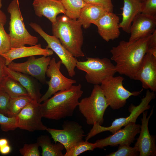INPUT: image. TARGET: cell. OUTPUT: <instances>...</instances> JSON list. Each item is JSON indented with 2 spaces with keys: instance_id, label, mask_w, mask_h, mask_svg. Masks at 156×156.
I'll list each match as a JSON object with an SVG mask.
<instances>
[{
  "instance_id": "40",
  "label": "cell",
  "mask_w": 156,
  "mask_h": 156,
  "mask_svg": "<svg viewBox=\"0 0 156 156\" xmlns=\"http://www.w3.org/2000/svg\"><path fill=\"white\" fill-rule=\"evenodd\" d=\"M2 6V0H0V10Z\"/></svg>"
},
{
  "instance_id": "39",
  "label": "cell",
  "mask_w": 156,
  "mask_h": 156,
  "mask_svg": "<svg viewBox=\"0 0 156 156\" xmlns=\"http://www.w3.org/2000/svg\"><path fill=\"white\" fill-rule=\"evenodd\" d=\"M8 144V140L5 138L0 139V148Z\"/></svg>"
},
{
  "instance_id": "17",
  "label": "cell",
  "mask_w": 156,
  "mask_h": 156,
  "mask_svg": "<svg viewBox=\"0 0 156 156\" xmlns=\"http://www.w3.org/2000/svg\"><path fill=\"white\" fill-rule=\"evenodd\" d=\"M132 23L130 42L148 36L156 30V16H151L140 13L134 17Z\"/></svg>"
},
{
  "instance_id": "27",
  "label": "cell",
  "mask_w": 156,
  "mask_h": 156,
  "mask_svg": "<svg viewBox=\"0 0 156 156\" xmlns=\"http://www.w3.org/2000/svg\"><path fill=\"white\" fill-rule=\"evenodd\" d=\"M32 100L29 96L11 97L8 110V116L15 117Z\"/></svg>"
},
{
  "instance_id": "31",
  "label": "cell",
  "mask_w": 156,
  "mask_h": 156,
  "mask_svg": "<svg viewBox=\"0 0 156 156\" xmlns=\"http://www.w3.org/2000/svg\"><path fill=\"white\" fill-rule=\"evenodd\" d=\"M15 116L9 117L0 114V125L2 131L7 132L15 130L17 128Z\"/></svg>"
},
{
  "instance_id": "34",
  "label": "cell",
  "mask_w": 156,
  "mask_h": 156,
  "mask_svg": "<svg viewBox=\"0 0 156 156\" xmlns=\"http://www.w3.org/2000/svg\"><path fill=\"white\" fill-rule=\"evenodd\" d=\"M10 99V96L0 88V114L8 116Z\"/></svg>"
},
{
  "instance_id": "37",
  "label": "cell",
  "mask_w": 156,
  "mask_h": 156,
  "mask_svg": "<svg viewBox=\"0 0 156 156\" xmlns=\"http://www.w3.org/2000/svg\"><path fill=\"white\" fill-rule=\"evenodd\" d=\"M156 48V30L150 37L148 44V48Z\"/></svg>"
},
{
  "instance_id": "9",
  "label": "cell",
  "mask_w": 156,
  "mask_h": 156,
  "mask_svg": "<svg viewBox=\"0 0 156 156\" xmlns=\"http://www.w3.org/2000/svg\"><path fill=\"white\" fill-rule=\"evenodd\" d=\"M29 24L46 41L47 44L46 48L51 49L57 55L62 64L66 67L68 75L71 77L75 76V69L78 61L76 57L64 47L57 38L53 35L47 34L38 24L33 22H31Z\"/></svg>"
},
{
  "instance_id": "36",
  "label": "cell",
  "mask_w": 156,
  "mask_h": 156,
  "mask_svg": "<svg viewBox=\"0 0 156 156\" xmlns=\"http://www.w3.org/2000/svg\"><path fill=\"white\" fill-rule=\"evenodd\" d=\"M6 66V61L5 58L0 55V84L4 78L7 75L5 72L4 67Z\"/></svg>"
},
{
  "instance_id": "10",
  "label": "cell",
  "mask_w": 156,
  "mask_h": 156,
  "mask_svg": "<svg viewBox=\"0 0 156 156\" xmlns=\"http://www.w3.org/2000/svg\"><path fill=\"white\" fill-rule=\"evenodd\" d=\"M17 128L30 132L46 130L42 121L41 103L32 100L15 116Z\"/></svg>"
},
{
  "instance_id": "28",
  "label": "cell",
  "mask_w": 156,
  "mask_h": 156,
  "mask_svg": "<svg viewBox=\"0 0 156 156\" xmlns=\"http://www.w3.org/2000/svg\"><path fill=\"white\" fill-rule=\"evenodd\" d=\"M6 21V16L0 10V55L7 52L11 48L10 36L4 27Z\"/></svg>"
},
{
  "instance_id": "2",
  "label": "cell",
  "mask_w": 156,
  "mask_h": 156,
  "mask_svg": "<svg viewBox=\"0 0 156 156\" xmlns=\"http://www.w3.org/2000/svg\"><path fill=\"white\" fill-rule=\"evenodd\" d=\"M83 92L79 83L55 93L41 104L43 117L59 120L72 116Z\"/></svg>"
},
{
  "instance_id": "8",
  "label": "cell",
  "mask_w": 156,
  "mask_h": 156,
  "mask_svg": "<svg viewBox=\"0 0 156 156\" xmlns=\"http://www.w3.org/2000/svg\"><path fill=\"white\" fill-rule=\"evenodd\" d=\"M84 61H77V68L86 73L85 77L88 83L99 85L107 77L114 76L116 73L115 66L106 58L87 57Z\"/></svg>"
},
{
  "instance_id": "4",
  "label": "cell",
  "mask_w": 156,
  "mask_h": 156,
  "mask_svg": "<svg viewBox=\"0 0 156 156\" xmlns=\"http://www.w3.org/2000/svg\"><path fill=\"white\" fill-rule=\"evenodd\" d=\"M7 11L10 15L9 34L11 47L37 44L38 38L30 34L25 27L18 0H13L9 5Z\"/></svg>"
},
{
  "instance_id": "19",
  "label": "cell",
  "mask_w": 156,
  "mask_h": 156,
  "mask_svg": "<svg viewBox=\"0 0 156 156\" xmlns=\"http://www.w3.org/2000/svg\"><path fill=\"white\" fill-rule=\"evenodd\" d=\"M32 5L36 16L45 17L52 24L56 22L58 14L65 13V10L60 0H34Z\"/></svg>"
},
{
  "instance_id": "15",
  "label": "cell",
  "mask_w": 156,
  "mask_h": 156,
  "mask_svg": "<svg viewBox=\"0 0 156 156\" xmlns=\"http://www.w3.org/2000/svg\"><path fill=\"white\" fill-rule=\"evenodd\" d=\"M133 79L142 83L143 88L156 91V53L147 51Z\"/></svg>"
},
{
  "instance_id": "12",
  "label": "cell",
  "mask_w": 156,
  "mask_h": 156,
  "mask_svg": "<svg viewBox=\"0 0 156 156\" xmlns=\"http://www.w3.org/2000/svg\"><path fill=\"white\" fill-rule=\"evenodd\" d=\"M62 126V129L47 128L46 131L55 143L60 142L63 145L66 151L83 140L86 136L82 126L77 122L65 121Z\"/></svg>"
},
{
  "instance_id": "23",
  "label": "cell",
  "mask_w": 156,
  "mask_h": 156,
  "mask_svg": "<svg viewBox=\"0 0 156 156\" xmlns=\"http://www.w3.org/2000/svg\"><path fill=\"white\" fill-rule=\"evenodd\" d=\"M107 12L101 6L87 3L81 10L77 20L84 28L87 29Z\"/></svg>"
},
{
  "instance_id": "25",
  "label": "cell",
  "mask_w": 156,
  "mask_h": 156,
  "mask_svg": "<svg viewBox=\"0 0 156 156\" xmlns=\"http://www.w3.org/2000/svg\"><path fill=\"white\" fill-rule=\"evenodd\" d=\"M0 88L11 97L29 96L26 90L18 81L7 75L1 81Z\"/></svg>"
},
{
  "instance_id": "11",
  "label": "cell",
  "mask_w": 156,
  "mask_h": 156,
  "mask_svg": "<svg viewBox=\"0 0 156 156\" xmlns=\"http://www.w3.org/2000/svg\"><path fill=\"white\" fill-rule=\"evenodd\" d=\"M62 64L61 60L56 62L54 58L51 59L46 72V76L50 79L47 82L48 88L41 96L38 103H41L57 92L67 89L76 83V80L66 77L61 73Z\"/></svg>"
},
{
  "instance_id": "35",
  "label": "cell",
  "mask_w": 156,
  "mask_h": 156,
  "mask_svg": "<svg viewBox=\"0 0 156 156\" xmlns=\"http://www.w3.org/2000/svg\"><path fill=\"white\" fill-rule=\"evenodd\" d=\"M86 3L99 5L103 7L108 11L113 12L114 6L112 0H83Z\"/></svg>"
},
{
  "instance_id": "5",
  "label": "cell",
  "mask_w": 156,
  "mask_h": 156,
  "mask_svg": "<svg viewBox=\"0 0 156 156\" xmlns=\"http://www.w3.org/2000/svg\"><path fill=\"white\" fill-rule=\"evenodd\" d=\"M155 92L148 90L145 96L141 99L139 105L135 106L133 104H131L128 108L130 114L128 116L115 119L110 126L104 127L98 123L94 124L92 128L87 135L86 140L88 141L96 135L105 131H109L113 134L130 123H135L139 116L144 111L151 108L149 103L155 97Z\"/></svg>"
},
{
  "instance_id": "6",
  "label": "cell",
  "mask_w": 156,
  "mask_h": 156,
  "mask_svg": "<svg viewBox=\"0 0 156 156\" xmlns=\"http://www.w3.org/2000/svg\"><path fill=\"white\" fill-rule=\"evenodd\" d=\"M78 106L87 124H103L105 112L108 105L100 85H94L90 96L82 99Z\"/></svg>"
},
{
  "instance_id": "32",
  "label": "cell",
  "mask_w": 156,
  "mask_h": 156,
  "mask_svg": "<svg viewBox=\"0 0 156 156\" xmlns=\"http://www.w3.org/2000/svg\"><path fill=\"white\" fill-rule=\"evenodd\" d=\"M39 147L37 142L29 144H25L19 151L23 156H40V154Z\"/></svg>"
},
{
  "instance_id": "7",
  "label": "cell",
  "mask_w": 156,
  "mask_h": 156,
  "mask_svg": "<svg viewBox=\"0 0 156 156\" xmlns=\"http://www.w3.org/2000/svg\"><path fill=\"white\" fill-rule=\"evenodd\" d=\"M123 77L114 76L108 77L105 79L100 85L108 106L114 110L123 107L127 100L131 96H137L142 92H130L123 86Z\"/></svg>"
},
{
  "instance_id": "26",
  "label": "cell",
  "mask_w": 156,
  "mask_h": 156,
  "mask_svg": "<svg viewBox=\"0 0 156 156\" xmlns=\"http://www.w3.org/2000/svg\"><path fill=\"white\" fill-rule=\"evenodd\" d=\"M65 10V15L70 18L77 20L81 9L87 3L83 0H60Z\"/></svg>"
},
{
  "instance_id": "3",
  "label": "cell",
  "mask_w": 156,
  "mask_h": 156,
  "mask_svg": "<svg viewBox=\"0 0 156 156\" xmlns=\"http://www.w3.org/2000/svg\"><path fill=\"white\" fill-rule=\"evenodd\" d=\"M52 32L53 36L73 56H84L81 49L83 42L82 25L77 20L71 19L65 14L59 16L56 22L52 24Z\"/></svg>"
},
{
  "instance_id": "38",
  "label": "cell",
  "mask_w": 156,
  "mask_h": 156,
  "mask_svg": "<svg viewBox=\"0 0 156 156\" xmlns=\"http://www.w3.org/2000/svg\"><path fill=\"white\" fill-rule=\"evenodd\" d=\"M11 150V147L8 144L0 148V153L3 155H5L9 154Z\"/></svg>"
},
{
  "instance_id": "18",
  "label": "cell",
  "mask_w": 156,
  "mask_h": 156,
  "mask_svg": "<svg viewBox=\"0 0 156 156\" xmlns=\"http://www.w3.org/2000/svg\"><path fill=\"white\" fill-rule=\"evenodd\" d=\"M119 17L113 12H107L93 24L97 27L98 31L107 42L118 38L120 34Z\"/></svg>"
},
{
  "instance_id": "16",
  "label": "cell",
  "mask_w": 156,
  "mask_h": 156,
  "mask_svg": "<svg viewBox=\"0 0 156 156\" xmlns=\"http://www.w3.org/2000/svg\"><path fill=\"white\" fill-rule=\"evenodd\" d=\"M153 107L148 117L147 110L142 113L140 135L134 146L139 152V156L156 155V136L150 135L148 129V122L153 114Z\"/></svg>"
},
{
  "instance_id": "1",
  "label": "cell",
  "mask_w": 156,
  "mask_h": 156,
  "mask_svg": "<svg viewBox=\"0 0 156 156\" xmlns=\"http://www.w3.org/2000/svg\"><path fill=\"white\" fill-rule=\"evenodd\" d=\"M149 36L132 42L122 40L110 50L116 72L131 79L134 77L148 49Z\"/></svg>"
},
{
  "instance_id": "13",
  "label": "cell",
  "mask_w": 156,
  "mask_h": 156,
  "mask_svg": "<svg viewBox=\"0 0 156 156\" xmlns=\"http://www.w3.org/2000/svg\"><path fill=\"white\" fill-rule=\"evenodd\" d=\"M51 58L49 56L36 58L34 56L29 57L27 61L22 63L13 61L7 66L14 71L29 75L43 84H47L46 72Z\"/></svg>"
},
{
  "instance_id": "21",
  "label": "cell",
  "mask_w": 156,
  "mask_h": 156,
  "mask_svg": "<svg viewBox=\"0 0 156 156\" xmlns=\"http://www.w3.org/2000/svg\"><path fill=\"white\" fill-rule=\"evenodd\" d=\"M4 69L7 75L18 81L26 90L32 99L38 102L42 96L41 86L38 80L29 75L13 70L6 66Z\"/></svg>"
},
{
  "instance_id": "41",
  "label": "cell",
  "mask_w": 156,
  "mask_h": 156,
  "mask_svg": "<svg viewBox=\"0 0 156 156\" xmlns=\"http://www.w3.org/2000/svg\"><path fill=\"white\" fill-rule=\"evenodd\" d=\"M141 2H143V1H144L145 0H139Z\"/></svg>"
},
{
  "instance_id": "22",
  "label": "cell",
  "mask_w": 156,
  "mask_h": 156,
  "mask_svg": "<svg viewBox=\"0 0 156 156\" xmlns=\"http://www.w3.org/2000/svg\"><path fill=\"white\" fill-rule=\"evenodd\" d=\"M122 21L119 27L126 32L130 34V29L134 17L141 13V2L139 0H123Z\"/></svg>"
},
{
  "instance_id": "33",
  "label": "cell",
  "mask_w": 156,
  "mask_h": 156,
  "mask_svg": "<svg viewBox=\"0 0 156 156\" xmlns=\"http://www.w3.org/2000/svg\"><path fill=\"white\" fill-rule=\"evenodd\" d=\"M141 13L149 16H156V0H145L141 2Z\"/></svg>"
},
{
  "instance_id": "29",
  "label": "cell",
  "mask_w": 156,
  "mask_h": 156,
  "mask_svg": "<svg viewBox=\"0 0 156 156\" xmlns=\"http://www.w3.org/2000/svg\"><path fill=\"white\" fill-rule=\"evenodd\" d=\"M96 148L95 143L83 140L77 142L64 154V156H77L87 151H93Z\"/></svg>"
},
{
  "instance_id": "24",
  "label": "cell",
  "mask_w": 156,
  "mask_h": 156,
  "mask_svg": "<svg viewBox=\"0 0 156 156\" xmlns=\"http://www.w3.org/2000/svg\"><path fill=\"white\" fill-rule=\"evenodd\" d=\"M37 143L42 149V156H64L62 151L64 146L60 142L54 144L49 136L41 135L38 137Z\"/></svg>"
},
{
  "instance_id": "14",
  "label": "cell",
  "mask_w": 156,
  "mask_h": 156,
  "mask_svg": "<svg viewBox=\"0 0 156 156\" xmlns=\"http://www.w3.org/2000/svg\"><path fill=\"white\" fill-rule=\"evenodd\" d=\"M141 125L135 122L129 123L122 129L106 138L99 139L95 142L96 148H102L107 146H117L127 144L130 145L140 133Z\"/></svg>"
},
{
  "instance_id": "20",
  "label": "cell",
  "mask_w": 156,
  "mask_h": 156,
  "mask_svg": "<svg viewBox=\"0 0 156 156\" xmlns=\"http://www.w3.org/2000/svg\"><path fill=\"white\" fill-rule=\"evenodd\" d=\"M53 53L51 49L43 48L41 44H38L28 47L24 46L15 48L11 47L8 51L0 55L5 58L7 66L17 59L38 55L49 56Z\"/></svg>"
},
{
  "instance_id": "30",
  "label": "cell",
  "mask_w": 156,
  "mask_h": 156,
  "mask_svg": "<svg viewBox=\"0 0 156 156\" xmlns=\"http://www.w3.org/2000/svg\"><path fill=\"white\" fill-rule=\"evenodd\" d=\"M118 150L106 155L107 156H139V152L135 146L124 144L119 145Z\"/></svg>"
}]
</instances>
